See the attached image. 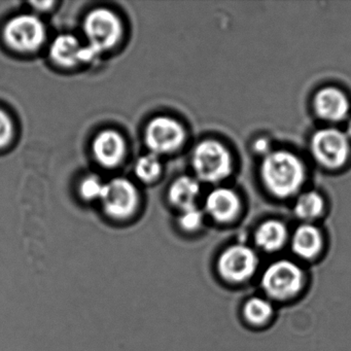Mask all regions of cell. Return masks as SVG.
Returning <instances> with one entry per match:
<instances>
[{
  "label": "cell",
  "instance_id": "obj_1",
  "mask_svg": "<svg viewBox=\"0 0 351 351\" xmlns=\"http://www.w3.org/2000/svg\"><path fill=\"white\" fill-rule=\"evenodd\" d=\"M263 182L275 196L287 198L295 194L304 182L303 163L289 152L268 154L261 168Z\"/></svg>",
  "mask_w": 351,
  "mask_h": 351
},
{
  "label": "cell",
  "instance_id": "obj_2",
  "mask_svg": "<svg viewBox=\"0 0 351 351\" xmlns=\"http://www.w3.org/2000/svg\"><path fill=\"white\" fill-rule=\"evenodd\" d=\"M193 168L205 182H217L229 176L232 159L229 151L219 141H204L195 147Z\"/></svg>",
  "mask_w": 351,
  "mask_h": 351
},
{
  "label": "cell",
  "instance_id": "obj_3",
  "mask_svg": "<svg viewBox=\"0 0 351 351\" xmlns=\"http://www.w3.org/2000/svg\"><path fill=\"white\" fill-rule=\"evenodd\" d=\"M5 45L21 53L34 52L46 40V28L40 18L34 15L16 16L3 28Z\"/></svg>",
  "mask_w": 351,
  "mask_h": 351
},
{
  "label": "cell",
  "instance_id": "obj_4",
  "mask_svg": "<svg viewBox=\"0 0 351 351\" xmlns=\"http://www.w3.org/2000/svg\"><path fill=\"white\" fill-rule=\"evenodd\" d=\"M84 32L89 46L101 54L118 44L122 36V23L114 12L99 8L86 16Z\"/></svg>",
  "mask_w": 351,
  "mask_h": 351
},
{
  "label": "cell",
  "instance_id": "obj_5",
  "mask_svg": "<svg viewBox=\"0 0 351 351\" xmlns=\"http://www.w3.org/2000/svg\"><path fill=\"white\" fill-rule=\"evenodd\" d=\"M184 127L170 117H156L145 128V145L157 156L176 151L184 145Z\"/></svg>",
  "mask_w": 351,
  "mask_h": 351
},
{
  "label": "cell",
  "instance_id": "obj_6",
  "mask_svg": "<svg viewBox=\"0 0 351 351\" xmlns=\"http://www.w3.org/2000/svg\"><path fill=\"white\" fill-rule=\"evenodd\" d=\"M100 200L106 215L114 219H126L136 210L138 193L130 180L117 178L104 184Z\"/></svg>",
  "mask_w": 351,
  "mask_h": 351
},
{
  "label": "cell",
  "instance_id": "obj_7",
  "mask_svg": "<svg viewBox=\"0 0 351 351\" xmlns=\"http://www.w3.org/2000/svg\"><path fill=\"white\" fill-rule=\"evenodd\" d=\"M311 152L322 165L340 167L346 162L350 152L348 137L337 129H322L312 137Z\"/></svg>",
  "mask_w": 351,
  "mask_h": 351
},
{
  "label": "cell",
  "instance_id": "obj_8",
  "mask_svg": "<svg viewBox=\"0 0 351 351\" xmlns=\"http://www.w3.org/2000/svg\"><path fill=\"white\" fill-rule=\"evenodd\" d=\"M302 282L301 269L289 261H279L271 265L262 279L265 291L275 299L293 297L301 289Z\"/></svg>",
  "mask_w": 351,
  "mask_h": 351
},
{
  "label": "cell",
  "instance_id": "obj_9",
  "mask_svg": "<svg viewBox=\"0 0 351 351\" xmlns=\"http://www.w3.org/2000/svg\"><path fill=\"white\" fill-rule=\"evenodd\" d=\"M258 258L247 246L236 245L228 248L219 260V271L223 278L241 282L254 274Z\"/></svg>",
  "mask_w": 351,
  "mask_h": 351
},
{
  "label": "cell",
  "instance_id": "obj_10",
  "mask_svg": "<svg viewBox=\"0 0 351 351\" xmlns=\"http://www.w3.org/2000/svg\"><path fill=\"white\" fill-rule=\"evenodd\" d=\"M94 157L104 167L118 166L126 155V143L120 133L114 130L101 131L94 138Z\"/></svg>",
  "mask_w": 351,
  "mask_h": 351
},
{
  "label": "cell",
  "instance_id": "obj_11",
  "mask_svg": "<svg viewBox=\"0 0 351 351\" xmlns=\"http://www.w3.org/2000/svg\"><path fill=\"white\" fill-rule=\"evenodd\" d=\"M314 108L318 117L324 120L339 122L346 118L349 112V101L340 90L324 88L316 94Z\"/></svg>",
  "mask_w": 351,
  "mask_h": 351
},
{
  "label": "cell",
  "instance_id": "obj_12",
  "mask_svg": "<svg viewBox=\"0 0 351 351\" xmlns=\"http://www.w3.org/2000/svg\"><path fill=\"white\" fill-rule=\"evenodd\" d=\"M205 208L215 221L228 223L237 215L240 200L230 189H215L207 196Z\"/></svg>",
  "mask_w": 351,
  "mask_h": 351
},
{
  "label": "cell",
  "instance_id": "obj_13",
  "mask_svg": "<svg viewBox=\"0 0 351 351\" xmlns=\"http://www.w3.org/2000/svg\"><path fill=\"white\" fill-rule=\"evenodd\" d=\"M200 194V186L195 178L180 176L176 178L168 191V198L171 204L182 211L196 207V200Z\"/></svg>",
  "mask_w": 351,
  "mask_h": 351
},
{
  "label": "cell",
  "instance_id": "obj_14",
  "mask_svg": "<svg viewBox=\"0 0 351 351\" xmlns=\"http://www.w3.org/2000/svg\"><path fill=\"white\" fill-rule=\"evenodd\" d=\"M83 47L71 34L57 36L50 47V57L53 62L63 67H73L80 62V54Z\"/></svg>",
  "mask_w": 351,
  "mask_h": 351
},
{
  "label": "cell",
  "instance_id": "obj_15",
  "mask_svg": "<svg viewBox=\"0 0 351 351\" xmlns=\"http://www.w3.org/2000/svg\"><path fill=\"white\" fill-rule=\"evenodd\" d=\"M322 247L319 231L313 226H300L293 238V250L302 258L316 256Z\"/></svg>",
  "mask_w": 351,
  "mask_h": 351
},
{
  "label": "cell",
  "instance_id": "obj_16",
  "mask_svg": "<svg viewBox=\"0 0 351 351\" xmlns=\"http://www.w3.org/2000/svg\"><path fill=\"white\" fill-rule=\"evenodd\" d=\"M287 239V228L277 221H269L263 223L256 234L258 246L268 252L278 250Z\"/></svg>",
  "mask_w": 351,
  "mask_h": 351
},
{
  "label": "cell",
  "instance_id": "obj_17",
  "mask_svg": "<svg viewBox=\"0 0 351 351\" xmlns=\"http://www.w3.org/2000/svg\"><path fill=\"white\" fill-rule=\"evenodd\" d=\"M324 208V199L315 192L305 193L295 201V213L300 219H315L322 213Z\"/></svg>",
  "mask_w": 351,
  "mask_h": 351
},
{
  "label": "cell",
  "instance_id": "obj_18",
  "mask_svg": "<svg viewBox=\"0 0 351 351\" xmlns=\"http://www.w3.org/2000/svg\"><path fill=\"white\" fill-rule=\"evenodd\" d=\"M162 171L161 162L155 154H147L137 160L135 174L145 182H153L159 178Z\"/></svg>",
  "mask_w": 351,
  "mask_h": 351
},
{
  "label": "cell",
  "instance_id": "obj_19",
  "mask_svg": "<svg viewBox=\"0 0 351 351\" xmlns=\"http://www.w3.org/2000/svg\"><path fill=\"white\" fill-rule=\"evenodd\" d=\"M272 314V306L266 300L254 298L245 304L244 315L252 324H263Z\"/></svg>",
  "mask_w": 351,
  "mask_h": 351
},
{
  "label": "cell",
  "instance_id": "obj_20",
  "mask_svg": "<svg viewBox=\"0 0 351 351\" xmlns=\"http://www.w3.org/2000/svg\"><path fill=\"white\" fill-rule=\"evenodd\" d=\"M104 184L97 176H88L80 184V194L87 201L101 198Z\"/></svg>",
  "mask_w": 351,
  "mask_h": 351
},
{
  "label": "cell",
  "instance_id": "obj_21",
  "mask_svg": "<svg viewBox=\"0 0 351 351\" xmlns=\"http://www.w3.org/2000/svg\"><path fill=\"white\" fill-rule=\"evenodd\" d=\"M14 123L11 117L0 108V149H5L13 141Z\"/></svg>",
  "mask_w": 351,
  "mask_h": 351
},
{
  "label": "cell",
  "instance_id": "obj_22",
  "mask_svg": "<svg viewBox=\"0 0 351 351\" xmlns=\"http://www.w3.org/2000/svg\"><path fill=\"white\" fill-rule=\"evenodd\" d=\"M202 219V213L197 209V207H193V208L182 211L180 219H178V223L182 229L186 230V231H195L200 227Z\"/></svg>",
  "mask_w": 351,
  "mask_h": 351
},
{
  "label": "cell",
  "instance_id": "obj_23",
  "mask_svg": "<svg viewBox=\"0 0 351 351\" xmlns=\"http://www.w3.org/2000/svg\"><path fill=\"white\" fill-rule=\"evenodd\" d=\"M254 149L258 153H266L269 149V143L266 139H258L254 145Z\"/></svg>",
  "mask_w": 351,
  "mask_h": 351
},
{
  "label": "cell",
  "instance_id": "obj_24",
  "mask_svg": "<svg viewBox=\"0 0 351 351\" xmlns=\"http://www.w3.org/2000/svg\"><path fill=\"white\" fill-rule=\"evenodd\" d=\"M32 5L38 8V10L46 11V10L50 9L51 5H54V3L53 1H43V3H32Z\"/></svg>",
  "mask_w": 351,
  "mask_h": 351
},
{
  "label": "cell",
  "instance_id": "obj_25",
  "mask_svg": "<svg viewBox=\"0 0 351 351\" xmlns=\"http://www.w3.org/2000/svg\"><path fill=\"white\" fill-rule=\"evenodd\" d=\"M347 134L351 137V121L349 122L348 126H347Z\"/></svg>",
  "mask_w": 351,
  "mask_h": 351
}]
</instances>
